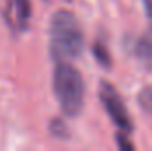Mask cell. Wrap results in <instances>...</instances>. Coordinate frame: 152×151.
Wrapping results in <instances>:
<instances>
[{
    "instance_id": "6da1fadb",
    "label": "cell",
    "mask_w": 152,
    "mask_h": 151,
    "mask_svg": "<svg viewBox=\"0 0 152 151\" xmlns=\"http://www.w3.org/2000/svg\"><path fill=\"white\" fill-rule=\"evenodd\" d=\"M85 34L75 14L66 9L53 13L50 20V53L55 61H73L81 57Z\"/></svg>"
},
{
    "instance_id": "7a4b0ae2",
    "label": "cell",
    "mask_w": 152,
    "mask_h": 151,
    "mask_svg": "<svg viewBox=\"0 0 152 151\" xmlns=\"http://www.w3.org/2000/svg\"><path fill=\"white\" fill-rule=\"evenodd\" d=\"M53 94L64 115L76 117L81 114L85 105V80L67 61H57L53 70Z\"/></svg>"
},
{
    "instance_id": "3957f363",
    "label": "cell",
    "mask_w": 152,
    "mask_h": 151,
    "mask_svg": "<svg viewBox=\"0 0 152 151\" xmlns=\"http://www.w3.org/2000/svg\"><path fill=\"white\" fill-rule=\"evenodd\" d=\"M99 101H101L103 109L106 110L108 117L112 119V123L120 132L131 133L134 130L133 119H131V115L127 112V107H126L120 93L108 80H101L99 82Z\"/></svg>"
},
{
    "instance_id": "277c9868",
    "label": "cell",
    "mask_w": 152,
    "mask_h": 151,
    "mask_svg": "<svg viewBox=\"0 0 152 151\" xmlns=\"http://www.w3.org/2000/svg\"><path fill=\"white\" fill-rule=\"evenodd\" d=\"M142 4L145 18L149 21V29L133 41L131 52L145 70H152V0H142Z\"/></svg>"
},
{
    "instance_id": "5b68a950",
    "label": "cell",
    "mask_w": 152,
    "mask_h": 151,
    "mask_svg": "<svg viewBox=\"0 0 152 151\" xmlns=\"http://www.w3.org/2000/svg\"><path fill=\"white\" fill-rule=\"evenodd\" d=\"M92 55H94V59L97 61V64L101 68H106V70L112 68V53H110V48H108L106 41L103 38L94 39V43H92Z\"/></svg>"
},
{
    "instance_id": "8992f818",
    "label": "cell",
    "mask_w": 152,
    "mask_h": 151,
    "mask_svg": "<svg viewBox=\"0 0 152 151\" xmlns=\"http://www.w3.org/2000/svg\"><path fill=\"white\" fill-rule=\"evenodd\" d=\"M14 7H16V16H18V25L21 29H25L30 20V14H32L30 0H14Z\"/></svg>"
},
{
    "instance_id": "52a82bcc",
    "label": "cell",
    "mask_w": 152,
    "mask_h": 151,
    "mask_svg": "<svg viewBox=\"0 0 152 151\" xmlns=\"http://www.w3.org/2000/svg\"><path fill=\"white\" fill-rule=\"evenodd\" d=\"M50 133L55 139H64V141H69L71 139V130H69L67 123H64L58 117H53L51 119V123H50Z\"/></svg>"
},
{
    "instance_id": "ba28073f",
    "label": "cell",
    "mask_w": 152,
    "mask_h": 151,
    "mask_svg": "<svg viewBox=\"0 0 152 151\" xmlns=\"http://www.w3.org/2000/svg\"><path fill=\"white\" fill-rule=\"evenodd\" d=\"M136 101H138V105L143 112L152 115V85H145V87L140 89V93L136 96Z\"/></svg>"
},
{
    "instance_id": "9c48e42d",
    "label": "cell",
    "mask_w": 152,
    "mask_h": 151,
    "mask_svg": "<svg viewBox=\"0 0 152 151\" xmlns=\"http://www.w3.org/2000/svg\"><path fill=\"white\" fill-rule=\"evenodd\" d=\"M115 141H117V146H118V150L122 151H133L134 150V144L129 141V137H127V133L126 132H117V135H115Z\"/></svg>"
}]
</instances>
